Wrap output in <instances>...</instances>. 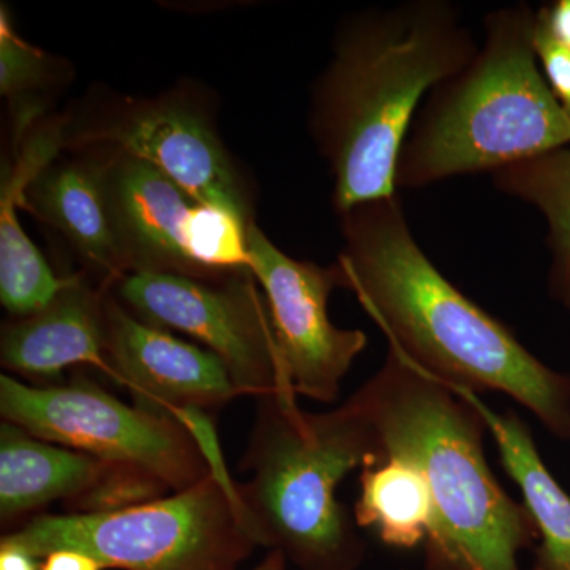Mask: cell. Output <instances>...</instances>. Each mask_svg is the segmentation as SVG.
Here are the masks:
<instances>
[{
    "label": "cell",
    "instance_id": "cell-1",
    "mask_svg": "<svg viewBox=\"0 0 570 570\" xmlns=\"http://www.w3.org/2000/svg\"><path fill=\"white\" fill-rule=\"evenodd\" d=\"M340 217V287L354 292L389 348L450 389L504 393L570 441L569 374L535 358L439 272L415 242L396 194Z\"/></svg>",
    "mask_w": 570,
    "mask_h": 570
},
{
    "label": "cell",
    "instance_id": "cell-2",
    "mask_svg": "<svg viewBox=\"0 0 570 570\" xmlns=\"http://www.w3.org/2000/svg\"><path fill=\"white\" fill-rule=\"evenodd\" d=\"M478 50L445 0H407L341 22L309 110L337 214L396 194L397 157L420 105Z\"/></svg>",
    "mask_w": 570,
    "mask_h": 570
},
{
    "label": "cell",
    "instance_id": "cell-3",
    "mask_svg": "<svg viewBox=\"0 0 570 570\" xmlns=\"http://www.w3.org/2000/svg\"><path fill=\"white\" fill-rule=\"evenodd\" d=\"M351 400L387 455L425 475L434 505L425 570H521L520 553L538 530L491 471L483 445L489 428L468 390L450 389L389 348Z\"/></svg>",
    "mask_w": 570,
    "mask_h": 570
},
{
    "label": "cell",
    "instance_id": "cell-4",
    "mask_svg": "<svg viewBox=\"0 0 570 570\" xmlns=\"http://www.w3.org/2000/svg\"><path fill=\"white\" fill-rule=\"evenodd\" d=\"M534 29L527 3L487 14L474 58L420 105L397 157L396 187L493 175L570 145V119L540 70Z\"/></svg>",
    "mask_w": 570,
    "mask_h": 570
},
{
    "label": "cell",
    "instance_id": "cell-5",
    "mask_svg": "<svg viewBox=\"0 0 570 570\" xmlns=\"http://www.w3.org/2000/svg\"><path fill=\"white\" fill-rule=\"evenodd\" d=\"M389 460L376 428L352 403L306 412L296 396L258 397L257 414L236 482L257 546L283 551L303 570H355L365 543L341 482L356 468Z\"/></svg>",
    "mask_w": 570,
    "mask_h": 570
},
{
    "label": "cell",
    "instance_id": "cell-6",
    "mask_svg": "<svg viewBox=\"0 0 570 570\" xmlns=\"http://www.w3.org/2000/svg\"><path fill=\"white\" fill-rule=\"evenodd\" d=\"M0 542L37 560L82 551L104 569L121 570H235L257 546L228 471L116 512L32 517Z\"/></svg>",
    "mask_w": 570,
    "mask_h": 570
},
{
    "label": "cell",
    "instance_id": "cell-7",
    "mask_svg": "<svg viewBox=\"0 0 570 570\" xmlns=\"http://www.w3.org/2000/svg\"><path fill=\"white\" fill-rule=\"evenodd\" d=\"M0 415L43 441L104 463L142 469L174 493L214 472L200 442L184 423L129 406L88 377L36 387L3 374Z\"/></svg>",
    "mask_w": 570,
    "mask_h": 570
},
{
    "label": "cell",
    "instance_id": "cell-8",
    "mask_svg": "<svg viewBox=\"0 0 570 570\" xmlns=\"http://www.w3.org/2000/svg\"><path fill=\"white\" fill-rule=\"evenodd\" d=\"M118 302L148 324L193 336L219 356L238 395L296 396L284 382L272 318L253 272L205 281L174 273H129Z\"/></svg>",
    "mask_w": 570,
    "mask_h": 570
},
{
    "label": "cell",
    "instance_id": "cell-9",
    "mask_svg": "<svg viewBox=\"0 0 570 570\" xmlns=\"http://www.w3.org/2000/svg\"><path fill=\"white\" fill-rule=\"evenodd\" d=\"M250 272L262 285L272 318L281 373L296 396L333 403L356 356L367 346L360 330L337 328L328 317V298L340 287L336 266L296 261L247 227Z\"/></svg>",
    "mask_w": 570,
    "mask_h": 570
},
{
    "label": "cell",
    "instance_id": "cell-10",
    "mask_svg": "<svg viewBox=\"0 0 570 570\" xmlns=\"http://www.w3.org/2000/svg\"><path fill=\"white\" fill-rule=\"evenodd\" d=\"M154 165L197 204L253 224L245 186L208 115L183 96L127 100L107 121L75 135Z\"/></svg>",
    "mask_w": 570,
    "mask_h": 570
},
{
    "label": "cell",
    "instance_id": "cell-11",
    "mask_svg": "<svg viewBox=\"0 0 570 570\" xmlns=\"http://www.w3.org/2000/svg\"><path fill=\"white\" fill-rule=\"evenodd\" d=\"M105 358L108 376L127 389L135 406L154 414H213L239 396L219 356L140 321L111 296Z\"/></svg>",
    "mask_w": 570,
    "mask_h": 570
},
{
    "label": "cell",
    "instance_id": "cell-12",
    "mask_svg": "<svg viewBox=\"0 0 570 570\" xmlns=\"http://www.w3.org/2000/svg\"><path fill=\"white\" fill-rule=\"evenodd\" d=\"M105 186L129 273L204 279L184 247V227L200 204L159 168L121 151L105 160Z\"/></svg>",
    "mask_w": 570,
    "mask_h": 570
},
{
    "label": "cell",
    "instance_id": "cell-13",
    "mask_svg": "<svg viewBox=\"0 0 570 570\" xmlns=\"http://www.w3.org/2000/svg\"><path fill=\"white\" fill-rule=\"evenodd\" d=\"M107 299L80 276H67L50 305L3 325L2 366L36 387L62 384L70 366L89 365L107 374Z\"/></svg>",
    "mask_w": 570,
    "mask_h": 570
},
{
    "label": "cell",
    "instance_id": "cell-14",
    "mask_svg": "<svg viewBox=\"0 0 570 570\" xmlns=\"http://www.w3.org/2000/svg\"><path fill=\"white\" fill-rule=\"evenodd\" d=\"M22 206L61 232L105 283L129 275L112 223L105 160H52L26 187Z\"/></svg>",
    "mask_w": 570,
    "mask_h": 570
},
{
    "label": "cell",
    "instance_id": "cell-15",
    "mask_svg": "<svg viewBox=\"0 0 570 570\" xmlns=\"http://www.w3.org/2000/svg\"><path fill=\"white\" fill-rule=\"evenodd\" d=\"M61 127L41 130L24 146L17 167L3 174L0 194V302L14 318L33 316L50 305L67 277L56 276L21 227L18 208L28 184L58 156Z\"/></svg>",
    "mask_w": 570,
    "mask_h": 570
},
{
    "label": "cell",
    "instance_id": "cell-16",
    "mask_svg": "<svg viewBox=\"0 0 570 570\" xmlns=\"http://www.w3.org/2000/svg\"><path fill=\"white\" fill-rule=\"evenodd\" d=\"M104 461L32 436L3 420L0 425V520L9 527L52 501L69 502L96 482Z\"/></svg>",
    "mask_w": 570,
    "mask_h": 570
},
{
    "label": "cell",
    "instance_id": "cell-17",
    "mask_svg": "<svg viewBox=\"0 0 570 570\" xmlns=\"http://www.w3.org/2000/svg\"><path fill=\"white\" fill-rule=\"evenodd\" d=\"M497 442L502 466L519 485L540 546L534 570H570V497L551 475L530 428L512 411L498 412L469 393Z\"/></svg>",
    "mask_w": 570,
    "mask_h": 570
},
{
    "label": "cell",
    "instance_id": "cell-18",
    "mask_svg": "<svg viewBox=\"0 0 570 570\" xmlns=\"http://www.w3.org/2000/svg\"><path fill=\"white\" fill-rule=\"evenodd\" d=\"M354 520L358 527L376 531L382 542L395 549L425 543L434 521L425 475L397 456L362 469Z\"/></svg>",
    "mask_w": 570,
    "mask_h": 570
},
{
    "label": "cell",
    "instance_id": "cell-19",
    "mask_svg": "<svg viewBox=\"0 0 570 570\" xmlns=\"http://www.w3.org/2000/svg\"><path fill=\"white\" fill-rule=\"evenodd\" d=\"M491 179L501 193L534 206L546 217L549 294L570 309V146L510 165Z\"/></svg>",
    "mask_w": 570,
    "mask_h": 570
},
{
    "label": "cell",
    "instance_id": "cell-20",
    "mask_svg": "<svg viewBox=\"0 0 570 570\" xmlns=\"http://www.w3.org/2000/svg\"><path fill=\"white\" fill-rule=\"evenodd\" d=\"M234 214L197 205L184 227V247L205 281L250 272L247 227Z\"/></svg>",
    "mask_w": 570,
    "mask_h": 570
},
{
    "label": "cell",
    "instance_id": "cell-21",
    "mask_svg": "<svg viewBox=\"0 0 570 570\" xmlns=\"http://www.w3.org/2000/svg\"><path fill=\"white\" fill-rule=\"evenodd\" d=\"M168 491L167 483L142 469L105 463L96 482L66 505L69 513L116 512L167 497Z\"/></svg>",
    "mask_w": 570,
    "mask_h": 570
},
{
    "label": "cell",
    "instance_id": "cell-22",
    "mask_svg": "<svg viewBox=\"0 0 570 570\" xmlns=\"http://www.w3.org/2000/svg\"><path fill=\"white\" fill-rule=\"evenodd\" d=\"M51 63L45 52L21 39L11 26L9 10H0V92L20 99L47 86Z\"/></svg>",
    "mask_w": 570,
    "mask_h": 570
},
{
    "label": "cell",
    "instance_id": "cell-23",
    "mask_svg": "<svg viewBox=\"0 0 570 570\" xmlns=\"http://www.w3.org/2000/svg\"><path fill=\"white\" fill-rule=\"evenodd\" d=\"M534 48L540 70L554 99L570 119V50L551 36L535 10Z\"/></svg>",
    "mask_w": 570,
    "mask_h": 570
},
{
    "label": "cell",
    "instance_id": "cell-24",
    "mask_svg": "<svg viewBox=\"0 0 570 570\" xmlns=\"http://www.w3.org/2000/svg\"><path fill=\"white\" fill-rule=\"evenodd\" d=\"M538 18L561 45L570 50V0L540 7Z\"/></svg>",
    "mask_w": 570,
    "mask_h": 570
},
{
    "label": "cell",
    "instance_id": "cell-25",
    "mask_svg": "<svg viewBox=\"0 0 570 570\" xmlns=\"http://www.w3.org/2000/svg\"><path fill=\"white\" fill-rule=\"evenodd\" d=\"M40 570H104L99 561L77 550H56L43 558Z\"/></svg>",
    "mask_w": 570,
    "mask_h": 570
},
{
    "label": "cell",
    "instance_id": "cell-26",
    "mask_svg": "<svg viewBox=\"0 0 570 570\" xmlns=\"http://www.w3.org/2000/svg\"><path fill=\"white\" fill-rule=\"evenodd\" d=\"M0 570H40V564L20 547L0 542Z\"/></svg>",
    "mask_w": 570,
    "mask_h": 570
},
{
    "label": "cell",
    "instance_id": "cell-27",
    "mask_svg": "<svg viewBox=\"0 0 570 570\" xmlns=\"http://www.w3.org/2000/svg\"><path fill=\"white\" fill-rule=\"evenodd\" d=\"M285 560L287 558L283 551L272 550V553L253 570H285Z\"/></svg>",
    "mask_w": 570,
    "mask_h": 570
}]
</instances>
